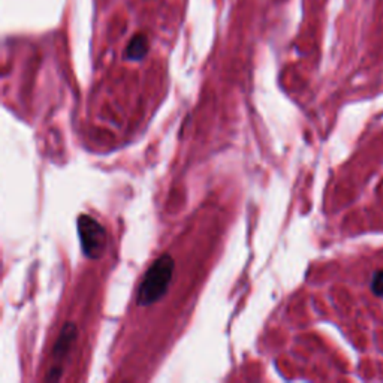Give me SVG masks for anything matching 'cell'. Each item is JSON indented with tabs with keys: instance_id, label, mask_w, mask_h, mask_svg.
<instances>
[{
	"instance_id": "obj_1",
	"label": "cell",
	"mask_w": 383,
	"mask_h": 383,
	"mask_svg": "<svg viewBox=\"0 0 383 383\" xmlns=\"http://www.w3.org/2000/svg\"><path fill=\"white\" fill-rule=\"evenodd\" d=\"M175 270L174 257L168 253L159 256L156 261L144 274L138 287L137 303L138 306L149 307L158 303L168 292V287L172 282V276Z\"/></svg>"
},
{
	"instance_id": "obj_2",
	"label": "cell",
	"mask_w": 383,
	"mask_h": 383,
	"mask_svg": "<svg viewBox=\"0 0 383 383\" xmlns=\"http://www.w3.org/2000/svg\"><path fill=\"white\" fill-rule=\"evenodd\" d=\"M77 226L82 253L89 260H99L105 253L108 243L105 227L89 214H80Z\"/></svg>"
},
{
	"instance_id": "obj_3",
	"label": "cell",
	"mask_w": 383,
	"mask_h": 383,
	"mask_svg": "<svg viewBox=\"0 0 383 383\" xmlns=\"http://www.w3.org/2000/svg\"><path fill=\"white\" fill-rule=\"evenodd\" d=\"M77 337H78L77 325L74 322L65 324L63 328H61V331H60L54 346H53V358L57 361L63 359L70 352V347L75 343Z\"/></svg>"
},
{
	"instance_id": "obj_4",
	"label": "cell",
	"mask_w": 383,
	"mask_h": 383,
	"mask_svg": "<svg viewBox=\"0 0 383 383\" xmlns=\"http://www.w3.org/2000/svg\"><path fill=\"white\" fill-rule=\"evenodd\" d=\"M149 48H150L149 38L144 33H137L135 36H133L129 40V44L126 47V53H124V54H126L128 60L140 61V60H142L144 57L147 56Z\"/></svg>"
},
{
	"instance_id": "obj_5",
	"label": "cell",
	"mask_w": 383,
	"mask_h": 383,
	"mask_svg": "<svg viewBox=\"0 0 383 383\" xmlns=\"http://www.w3.org/2000/svg\"><path fill=\"white\" fill-rule=\"evenodd\" d=\"M371 291L377 296H383V270L377 271L371 280Z\"/></svg>"
},
{
	"instance_id": "obj_6",
	"label": "cell",
	"mask_w": 383,
	"mask_h": 383,
	"mask_svg": "<svg viewBox=\"0 0 383 383\" xmlns=\"http://www.w3.org/2000/svg\"><path fill=\"white\" fill-rule=\"evenodd\" d=\"M61 376H63V368H61L60 366H54L48 371V375L45 376V380L47 382H59L61 379Z\"/></svg>"
}]
</instances>
